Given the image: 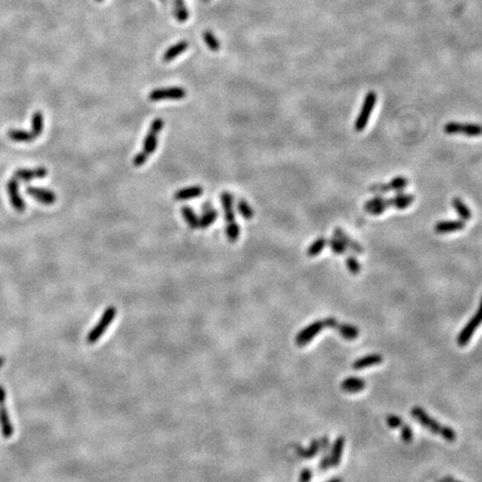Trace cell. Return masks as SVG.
<instances>
[{
  "mask_svg": "<svg viewBox=\"0 0 482 482\" xmlns=\"http://www.w3.org/2000/svg\"><path fill=\"white\" fill-rule=\"evenodd\" d=\"M164 127V122L162 118H155L152 121L151 127H150L149 132L144 139L143 142V150L137 153L135 158L133 159V165L134 166H142L146 163L149 156L153 154L158 146V136L159 133Z\"/></svg>",
  "mask_w": 482,
  "mask_h": 482,
  "instance_id": "1",
  "label": "cell"
},
{
  "mask_svg": "<svg viewBox=\"0 0 482 482\" xmlns=\"http://www.w3.org/2000/svg\"><path fill=\"white\" fill-rule=\"evenodd\" d=\"M115 316H116V309L113 307V306L106 308L103 312L101 319H99V322L93 327V329L90 331L89 335H87V339H86L87 343L94 344L101 339L102 335L105 333L106 328H108L112 324V322H113Z\"/></svg>",
  "mask_w": 482,
  "mask_h": 482,
  "instance_id": "2",
  "label": "cell"
},
{
  "mask_svg": "<svg viewBox=\"0 0 482 482\" xmlns=\"http://www.w3.org/2000/svg\"><path fill=\"white\" fill-rule=\"evenodd\" d=\"M376 101H378L376 93L369 92L366 94L360 114L355 121V131L361 132V131H363L366 128V125L369 120V116H371L372 114V111L374 109L375 104H376Z\"/></svg>",
  "mask_w": 482,
  "mask_h": 482,
  "instance_id": "3",
  "label": "cell"
},
{
  "mask_svg": "<svg viewBox=\"0 0 482 482\" xmlns=\"http://www.w3.org/2000/svg\"><path fill=\"white\" fill-rule=\"evenodd\" d=\"M186 96V91L183 87H165V89H156L149 94V99L152 102L160 101H179Z\"/></svg>",
  "mask_w": 482,
  "mask_h": 482,
  "instance_id": "4",
  "label": "cell"
},
{
  "mask_svg": "<svg viewBox=\"0 0 482 482\" xmlns=\"http://www.w3.org/2000/svg\"><path fill=\"white\" fill-rule=\"evenodd\" d=\"M444 132L450 135L462 134L467 136H480L482 135V125L472 124V123H456L449 122L444 125Z\"/></svg>",
  "mask_w": 482,
  "mask_h": 482,
  "instance_id": "5",
  "label": "cell"
},
{
  "mask_svg": "<svg viewBox=\"0 0 482 482\" xmlns=\"http://www.w3.org/2000/svg\"><path fill=\"white\" fill-rule=\"evenodd\" d=\"M481 324H482V297H481L479 308L477 310V314H475L470 321H469V323L460 331V334L458 336V344L460 346L467 345L469 341L471 340V337L474 334L475 329H477Z\"/></svg>",
  "mask_w": 482,
  "mask_h": 482,
  "instance_id": "6",
  "label": "cell"
},
{
  "mask_svg": "<svg viewBox=\"0 0 482 482\" xmlns=\"http://www.w3.org/2000/svg\"><path fill=\"white\" fill-rule=\"evenodd\" d=\"M5 401L6 391L4 387L0 385V429H2V434L5 439H9V437H11V435L14 434V427H12L9 413L5 405Z\"/></svg>",
  "mask_w": 482,
  "mask_h": 482,
  "instance_id": "7",
  "label": "cell"
},
{
  "mask_svg": "<svg viewBox=\"0 0 482 482\" xmlns=\"http://www.w3.org/2000/svg\"><path fill=\"white\" fill-rule=\"evenodd\" d=\"M7 192L9 196V200L11 202L12 208L17 211H24L26 209V203H25L24 199L22 198L20 193H19V182L18 180L12 178L11 180L8 181L7 183Z\"/></svg>",
  "mask_w": 482,
  "mask_h": 482,
  "instance_id": "8",
  "label": "cell"
},
{
  "mask_svg": "<svg viewBox=\"0 0 482 482\" xmlns=\"http://www.w3.org/2000/svg\"><path fill=\"white\" fill-rule=\"evenodd\" d=\"M325 327L323 321H317L308 325L307 327L302 329L296 336V343L299 346H304L308 344L314 337Z\"/></svg>",
  "mask_w": 482,
  "mask_h": 482,
  "instance_id": "9",
  "label": "cell"
},
{
  "mask_svg": "<svg viewBox=\"0 0 482 482\" xmlns=\"http://www.w3.org/2000/svg\"><path fill=\"white\" fill-rule=\"evenodd\" d=\"M412 415L415 417V420L417 422H420L423 427H425L427 429H429L430 431L433 432V433H441V430H442V425L435 421L434 418H432L430 415L427 414V412H425L423 409L421 408H414L412 411Z\"/></svg>",
  "mask_w": 482,
  "mask_h": 482,
  "instance_id": "10",
  "label": "cell"
},
{
  "mask_svg": "<svg viewBox=\"0 0 482 482\" xmlns=\"http://www.w3.org/2000/svg\"><path fill=\"white\" fill-rule=\"evenodd\" d=\"M27 193L28 195L37 200V201L43 203V204H53L56 201H57V196L56 193L48 190V189H43V187H37V186H28L27 187Z\"/></svg>",
  "mask_w": 482,
  "mask_h": 482,
  "instance_id": "11",
  "label": "cell"
},
{
  "mask_svg": "<svg viewBox=\"0 0 482 482\" xmlns=\"http://www.w3.org/2000/svg\"><path fill=\"white\" fill-rule=\"evenodd\" d=\"M47 169L43 166L36 169H18L14 178L18 181H33L36 179H44L47 177Z\"/></svg>",
  "mask_w": 482,
  "mask_h": 482,
  "instance_id": "12",
  "label": "cell"
},
{
  "mask_svg": "<svg viewBox=\"0 0 482 482\" xmlns=\"http://www.w3.org/2000/svg\"><path fill=\"white\" fill-rule=\"evenodd\" d=\"M389 208H392V200L383 199L381 197L369 200V201L365 203L364 206L365 211H367L368 214H371L372 216H380Z\"/></svg>",
  "mask_w": 482,
  "mask_h": 482,
  "instance_id": "13",
  "label": "cell"
},
{
  "mask_svg": "<svg viewBox=\"0 0 482 482\" xmlns=\"http://www.w3.org/2000/svg\"><path fill=\"white\" fill-rule=\"evenodd\" d=\"M466 228V223L462 220H448V221H440L435 224L434 230L436 234H451L454 231H460Z\"/></svg>",
  "mask_w": 482,
  "mask_h": 482,
  "instance_id": "14",
  "label": "cell"
},
{
  "mask_svg": "<svg viewBox=\"0 0 482 482\" xmlns=\"http://www.w3.org/2000/svg\"><path fill=\"white\" fill-rule=\"evenodd\" d=\"M203 193V189L200 185L184 187L174 193V200L177 201H185V200H191L201 197Z\"/></svg>",
  "mask_w": 482,
  "mask_h": 482,
  "instance_id": "15",
  "label": "cell"
},
{
  "mask_svg": "<svg viewBox=\"0 0 482 482\" xmlns=\"http://www.w3.org/2000/svg\"><path fill=\"white\" fill-rule=\"evenodd\" d=\"M187 48H189V43L185 41V40L179 41V43L175 44V45H173L170 48L166 49L165 53L163 54V57H162V59H163V61H165V62H170L171 60L179 57L181 54H183Z\"/></svg>",
  "mask_w": 482,
  "mask_h": 482,
  "instance_id": "16",
  "label": "cell"
},
{
  "mask_svg": "<svg viewBox=\"0 0 482 482\" xmlns=\"http://www.w3.org/2000/svg\"><path fill=\"white\" fill-rule=\"evenodd\" d=\"M334 235H335L336 239H339L340 241H342L344 243V246L348 247L350 250H352V252H354L356 254H363V248L361 247L360 243L358 241H354L352 238H350L349 236H347L342 229H336Z\"/></svg>",
  "mask_w": 482,
  "mask_h": 482,
  "instance_id": "17",
  "label": "cell"
},
{
  "mask_svg": "<svg viewBox=\"0 0 482 482\" xmlns=\"http://www.w3.org/2000/svg\"><path fill=\"white\" fill-rule=\"evenodd\" d=\"M344 444H345V439L344 436H339L336 439L333 449H331V453L329 455L330 458V467H337L341 463L342 454L344 450Z\"/></svg>",
  "mask_w": 482,
  "mask_h": 482,
  "instance_id": "18",
  "label": "cell"
},
{
  "mask_svg": "<svg viewBox=\"0 0 482 482\" xmlns=\"http://www.w3.org/2000/svg\"><path fill=\"white\" fill-rule=\"evenodd\" d=\"M382 362H383V358H382L381 355L371 354V355L364 356V358H362L358 361H355L354 364H353V368L354 369H363V368H366V367L373 366V365H378Z\"/></svg>",
  "mask_w": 482,
  "mask_h": 482,
  "instance_id": "19",
  "label": "cell"
},
{
  "mask_svg": "<svg viewBox=\"0 0 482 482\" xmlns=\"http://www.w3.org/2000/svg\"><path fill=\"white\" fill-rule=\"evenodd\" d=\"M173 14L179 23H184L189 19V9L184 0H173Z\"/></svg>",
  "mask_w": 482,
  "mask_h": 482,
  "instance_id": "20",
  "label": "cell"
},
{
  "mask_svg": "<svg viewBox=\"0 0 482 482\" xmlns=\"http://www.w3.org/2000/svg\"><path fill=\"white\" fill-rule=\"evenodd\" d=\"M365 389V382L358 378H348L342 383V390L348 393H356Z\"/></svg>",
  "mask_w": 482,
  "mask_h": 482,
  "instance_id": "21",
  "label": "cell"
},
{
  "mask_svg": "<svg viewBox=\"0 0 482 482\" xmlns=\"http://www.w3.org/2000/svg\"><path fill=\"white\" fill-rule=\"evenodd\" d=\"M8 137L11 141L15 142H31L35 139H37V136L31 132H27L25 130H18V129H12L8 131Z\"/></svg>",
  "mask_w": 482,
  "mask_h": 482,
  "instance_id": "22",
  "label": "cell"
},
{
  "mask_svg": "<svg viewBox=\"0 0 482 482\" xmlns=\"http://www.w3.org/2000/svg\"><path fill=\"white\" fill-rule=\"evenodd\" d=\"M392 200V208H396L399 210L406 209L414 201V196L405 195V193H399Z\"/></svg>",
  "mask_w": 482,
  "mask_h": 482,
  "instance_id": "23",
  "label": "cell"
},
{
  "mask_svg": "<svg viewBox=\"0 0 482 482\" xmlns=\"http://www.w3.org/2000/svg\"><path fill=\"white\" fill-rule=\"evenodd\" d=\"M336 329L339 333L347 341H353L360 335L359 328L354 327L353 325L348 324H337Z\"/></svg>",
  "mask_w": 482,
  "mask_h": 482,
  "instance_id": "24",
  "label": "cell"
},
{
  "mask_svg": "<svg viewBox=\"0 0 482 482\" xmlns=\"http://www.w3.org/2000/svg\"><path fill=\"white\" fill-rule=\"evenodd\" d=\"M181 214H182L183 219L187 223V226H189L191 229L199 228V218L197 217L196 212L193 211L190 206H186V205L182 206V209H181Z\"/></svg>",
  "mask_w": 482,
  "mask_h": 482,
  "instance_id": "25",
  "label": "cell"
},
{
  "mask_svg": "<svg viewBox=\"0 0 482 482\" xmlns=\"http://www.w3.org/2000/svg\"><path fill=\"white\" fill-rule=\"evenodd\" d=\"M452 206L456 210V212H458V215L462 219V220H465V221L470 220V219H471V211L466 205V203L462 201L461 199L454 198L452 200Z\"/></svg>",
  "mask_w": 482,
  "mask_h": 482,
  "instance_id": "26",
  "label": "cell"
},
{
  "mask_svg": "<svg viewBox=\"0 0 482 482\" xmlns=\"http://www.w3.org/2000/svg\"><path fill=\"white\" fill-rule=\"evenodd\" d=\"M296 451H297V454L299 456H302V458H306V459L314 458V456L317 454V452L319 451V441L317 440L311 441L308 449H304L302 447L297 446Z\"/></svg>",
  "mask_w": 482,
  "mask_h": 482,
  "instance_id": "27",
  "label": "cell"
},
{
  "mask_svg": "<svg viewBox=\"0 0 482 482\" xmlns=\"http://www.w3.org/2000/svg\"><path fill=\"white\" fill-rule=\"evenodd\" d=\"M218 218V211L210 209L208 211H205L203 216L199 219V228L201 229H206L209 228L212 223H214Z\"/></svg>",
  "mask_w": 482,
  "mask_h": 482,
  "instance_id": "28",
  "label": "cell"
},
{
  "mask_svg": "<svg viewBox=\"0 0 482 482\" xmlns=\"http://www.w3.org/2000/svg\"><path fill=\"white\" fill-rule=\"evenodd\" d=\"M44 130V115L41 112H35L31 118V132L38 137Z\"/></svg>",
  "mask_w": 482,
  "mask_h": 482,
  "instance_id": "29",
  "label": "cell"
},
{
  "mask_svg": "<svg viewBox=\"0 0 482 482\" xmlns=\"http://www.w3.org/2000/svg\"><path fill=\"white\" fill-rule=\"evenodd\" d=\"M409 181L404 177H396L394 178L389 184H384L385 192L389 191H402L404 187L408 185Z\"/></svg>",
  "mask_w": 482,
  "mask_h": 482,
  "instance_id": "30",
  "label": "cell"
},
{
  "mask_svg": "<svg viewBox=\"0 0 482 482\" xmlns=\"http://www.w3.org/2000/svg\"><path fill=\"white\" fill-rule=\"evenodd\" d=\"M326 243H327V240L325 239V238H318L317 240H315L309 246V248L307 250V256L308 257H315V256L319 255L324 250L325 246H326Z\"/></svg>",
  "mask_w": 482,
  "mask_h": 482,
  "instance_id": "31",
  "label": "cell"
},
{
  "mask_svg": "<svg viewBox=\"0 0 482 482\" xmlns=\"http://www.w3.org/2000/svg\"><path fill=\"white\" fill-rule=\"evenodd\" d=\"M203 40L212 52H218L220 49V41L217 39L215 34L211 33L210 30H206L203 33Z\"/></svg>",
  "mask_w": 482,
  "mask_h": 482,
  "instance_id": "32",
  "label": "cell"
},
{
  "mask_svg": "<svg viewBox=\"0 0 482 482\" xmlns=\"http://www.w3.org/2000/svg\"><path fill=\"white\" fill-rule=\"evenodd\" d=\"M238 211H239L240 215L245 219H247V220H250V219L254 218V210L245 200H240V201L238 202Z\"/></svg>",
  "mask_w": 482,
  "mask_h": 482,
  "instance_id": "33",
  "label": "cell"
},
{
  "mask_svg": "<svg viewBox=\"0 0 482 482\" xmlns=\"http://www.w3.org/2000/svg\"><path fill=\"white\" fill-rule=\"evenodd\" d=\"M226 234L230 242H236L238 238H239L240 235V229L239 226L235 222V223H228L227 228H226Z\"/></svg>",
  "mask_w": 482,
  "mask_h": 482,
  "instance_id": "34",
  "label": "cell"
},
{
  "mask_svg": "<svg viewBox=\"0 0 482 482\" xmlns=\"http://www.w3.org/2000/svg\"><path fill=\"white\" fill-rule=\"evenodd\" d=\"M329 247L331 250H333V253L336 255H344L346 253V247L344 246V243L342 241L336 239V238H334V239H331L329 241Z\"/></svg>",
  "mask_w": 482,
  "mask_h": 482,
  "instance_id": "35",
  "label": "cell"
},
{
  "mask_svg": "<svg viewBox=\"0 0 482 482\" xmlns=\"http://www.w3.org/2000/svg\"><path fill=\"white\" fill-rule=\"evenodd\" d=\"M346 265L348 270L352 274H359L361 271V265L358 261V259H355L353 256H348L346 258Z\"/></svg>",
  "mask_w": 482,
  "mask_h": 482,
  "instance_id": "36",
  "label": "cell"
},
{
  "mask_svg": "<svg viewBox=\"0 0 482 482\" xmlns=\"http://www.w3.org/2000/svg\"><path fill=\"white\" fill-rule=\"evenodd\" d=\"M440 434L442 435V437L444 440H447L449 442H453L456 439V433L451 428H449V427H442Z\"/></svg>",
  "mask_w": 482,
  "mask_h": 482,
  "instance_id": "37",
  "label": "cell"
},
{
  "mask_svg": "<svg viewBox=\"0 0 482 482\" xmlns=\"http://www.w3.org/2000/svg\"><path fill=\"white\" fill-rule=\"evenodd\" d=\"M401 436H402V440L405 443H409V442L412 441L413 432H412V429L409 427V425L403 424L402 427H401Z\"/></svg>",
  "mask_w": 482,
  "mask_h": 482,
  "instance_id": "38",
  "label": "cell"
},
{
  "mask_svg": "<svg viewBox=\"0 0 482 482\" xmlns=\"http://www.w3.org/2000/svg\"><path fill=\"white\" fill-rule=\"evenodd\" d=\"M386 422H387V425H389V427L392 429L401 428L403 425V421L401 420V417L396 415H389L386 418Z\"/></svg>",
  "mask_w": 482,
  "mask_h": 482,
  "instance_id": "39",
  "label": "cell"
},
{
  "mask_svg": "<svg viewBox=\"0 0 482 482\" xmlns=\"http://www.w3.org/2000/svg\"><path fill=\"white\" fill-rule=\"evenodd\" d=\"M224 219H226L227 224H228V223H235V222H236V216H235L234 209L224 210Z\"/></svg>",
  "mask_w": 482,
  "mask_h": 482,
  "instance_id": "40",
  "label": "cell"
},
{
  "mask_svg": "<svg viewBox=\"0 0 482 482\" xmlns=\"http://www.w3.org/2000/svg\"><path fill=\"white\" fill-rule=\"evenodd\" d=\"M311 477H312V474L309 469H304L299 475V482H309Z\"/></svg>",
  "mask_w": 482,
  "mask_h": 482,
  "instance_id": "41",
  "label": "cell"
},
{
  "mask_svg": "<svg viewBox=\"0 0 482 482\" xmlns=\"http://www.w3.org/2000/svg\"><path fill=\"white\" fill-rule=\"evenodd\" d=\"M323 322H324L325 327H330V328H336L337 324H339V322H337L336 319L333 318V317H328L326 319H324Z\"/></svg>",
  "mask_w": 482,
  "mask_h": 482,
  "instance_id": "42",
  "label": "cell"
},
{
  "mask_svg": "<svg viewBox=\"0 0 482 482\" xmlns=\"http://www.w3.org/2000/svg\"><path fill=\"white\" fill-rule=\"evenodd\" d=\"M328 467H330V458H329V455H326V456H325V458H323V460L321 461V465H319V468L323 469V470H325V469H327Z\"/></svg>",
  "mask_w": 482,
  "mask_h": 482,
  "instance_id": "43",
  "label": "cell"
},
{
  "mask_svg": "<svg viewBox=\"0 0 482 482\" xmlns=\"http://www.w3.org/2000/svg\"><path fill=\"white\" fill-rule=\"evenodd\" d=\"M202 209L205 210V211H208L211 209V206H210V203H203V206H202Z\"/></svg>",
  "mask_w": 482,
  "mask_h": 482,
  "instance_id": "44",
  "label": "cell"
},
{
  "mask_svg": "<svg viewBox=\"0 0 482 482\" xmlns=\"http://www.w3.org/2000/svg\"><path fill=\"white\" fill-rule=\"evenodd\" d=\"M444 482H460V481H456V480H454V479H452V478L447 477L446 479H444Z\"/></svg>",
  "mask_w": 482,
  "mask_h": 482,
  "instance_id": "45",
  "label": "cell"
},
{
  "mask_svg": "<svg viewBox=\"0 0 482 482\" xmlns=\"http://www.w3.org/2000/svg\"><path fill=\"white\" fill-rule=\"evenodd\" d=\"M4 363H5V359L3 358V356H0V367L4 365Z\"/></svg>",
  "mask_w": 482,
  "mask_h": 482,
  "instance_id": "46",
  "label": "cell"
},
{
  "mask_svg": "<svg viewBox=\"0 0 482 482\" xmlns=\"http://www.w3.org/2000/svg\"><path fill=\"white\" fill-rule=\"evenodd\" d=\"M327 482H343V481H342L341 479H336V478H335V479H331V480H328Z\"/></svg>",
  "mask_w": 482,
  "mask_h": 482,
  "instance_id": "47",
  "label": "cell"
},
{
  "mask_svg": "<svg viewBox=\"0 0 482 482\" xmlns=\"http://www.w3.org/2000/svg\"><path fill=\"white\" fill-rule=\"evenodd\" d=\"M160 2H162V3H166L167 0H160Z\"/></svg>",
  "mask_w": 482,
  "mask_h": 482,
  "instance_id": "48",
  "label": "cell"
},
{
  "mask_svg": "<svg viewBox=\"0 0 482 482\" xmlns=\"http://www.w3.org/2000/svg\"><path fill=\"white\" fill-rule=\"evenodd\" d=\"M96 2H97V3H102V2H103V0H96Z\"/></svg>",
  "mask_w": 482,
  "mask_h": 482,
  "instance_id": "49",
  "label": "cell"
},
{
  "mask_svg": "<svg viewBox=\"0 0 482 482\" xmlns=\"http://www.w3.org/2000/svg\"><path fill=\"white\" fill-rule=\"evenodd\" d=\"M204 2H209V0H204Z\"/></svg>",
  "mask_w": 482,
  "mask_h": 482,
  "instance_id": "50",
  "label": "cell"
},
{
  "mask_svg": "<svg viewBox=\"0 0 482 482\" xmlns=\"http://www.w3.org/2000/svg\"><path fill=\"white\" fill-rule=\"evenodd\" d=\"M439 482H444V481H439Z\"/></svg>",
  "mask_w": 482,
  "mask_h": 482,
  "instance_id": "51",
  "label": "cell"
}]
</instances>
